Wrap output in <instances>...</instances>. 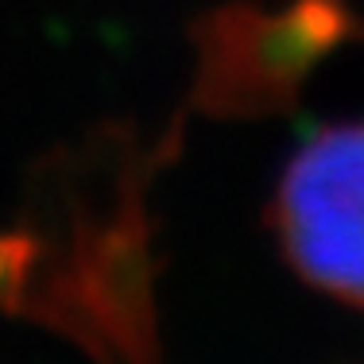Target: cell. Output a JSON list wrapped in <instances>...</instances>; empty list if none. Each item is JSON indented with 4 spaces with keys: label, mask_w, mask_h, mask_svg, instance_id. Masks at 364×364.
Here are the masks:
<instances>
[{
    "label": "cell",
    "mask_w": 364,
    "mask_h": 364,
    "mask_svg": "<svg viewBox=\"0 0 364 364\" xmlns=\"http://www.w3.org/2000/svg\"><path fill=\"white\" fill-rule=\"evenodd\" d=\"M272 221L310 287L364 310V120L329 124L291 155Z\"/></svg>",
    "instance_id": "obj_1"
},
{
    "label": "cell",
    "mask_w": 364,
    "mask_h": 364,
    "mask_svg": "<svg viewBox=\"0 0 364 364\" xmlns=\"http://www.w3.org/2000/svg\"><path fill=\"white\" fill-rule=\"evenodd\" d=\"M31 259H36V248L23 237H8L0 240V310L16 314L23 306V283H28Z\"/></svg>",
    "instance_id": "obj_2"
}]
</instances>
